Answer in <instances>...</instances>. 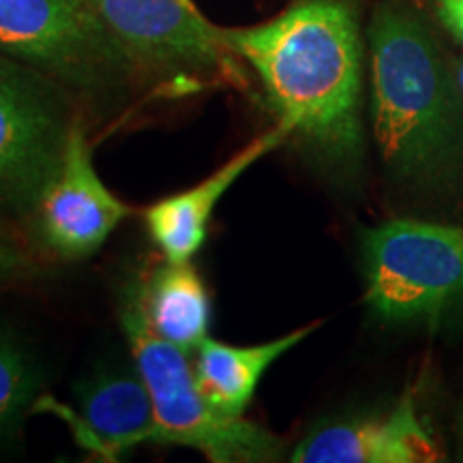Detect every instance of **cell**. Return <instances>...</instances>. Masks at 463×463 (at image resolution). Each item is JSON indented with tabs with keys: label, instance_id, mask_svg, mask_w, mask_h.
Wrapping results in <instances>:
<instances>
[{
	"label": "cell",
	"instance_id": "1",
	"mask_svg": "<svg viewBox=\"0 0 463 463\" xmlns=\"http://www.w3.org/2000/svg\"><path fill=\"white\" fill-rule=\"evenodd\" d=\"M223 33L292 137L328 164L361 161L363 45L350 3L298 0L273 20Z\"/></svg>",
	"mask_w": 463,
	"mask_h": 463
},
{
	"label": "cell",
	"instance_id": "2",
	"mask_svg": "<svg viewBox=\"0 0 463 463\" xmlns=\"http://www.w3.org/2000/svg\"><path fill=\"white\" fill-rule=\"evenodd\" d=\"M372 123L382 164L414 189L463 181V92L430 28L402 3L369 24Z\"/></svg>",
	"mask_w": 463,
	"mask_h": 463
},
{
	"label": "cell",
	"instance_id": "3",
	"mask_svg": "<svg viewBox=\"0 0 463 463\" xmlns=\"http://www.w3.org/2000/svg\"><path fill=\"white\" fill-rule=\"evenodd\" d=\"M118 320L133 364L150 392L153 442L200 450L213 463L273 461L281 442L245 416H228L206 402L189 354L161 339L142 305L140 277H131L118 297Z\"/></svg>",
	"mask_w": 463,
	"mask_h": 463
},
{
	"label": "cell",
	"instance_id": "4",
	"mask_svg": "<svg viewBox=\"0 0 463 463\" xmlns=\"http://www.w3.org/2000/svg\"><path fill=\"white\" fill-rule=\"evenodd\" d=\"M364 303L389 324H438L463 297V228L391 219L361 234Z\"/></svg>",
	"mask_w": 463,
	"mask_h": 463
},
{
	"label": "cell",
	"instance_id": "5",
	"mask_svg": "<svg viewBox=\"0 0 463 463\" xmlns=\"http://www.w3.org/2000/svg\"><path fill=\"white\" fill-rule=\"evenodd\" d=\"M0 54L90 97L125 86L136 69L92 0H0Z\"/></svg>",
	"mask_w": 463,
	"mask_h": 463
},
{
	"label": "cell",
	"instance_id": "6",
	"mask_svg": "<svg viewBox=\"0 0 463 463\" xmlns=\"http://www.w3.org/2000/svg\"><path fill=\"white\" fill-rule=\"evenodd\" d=\"M75 114L61 84L0 54V219L26 222L61 165Z\"/></svg>",
	"mask_w": 463,
	"mask_h": 463
},
{
	"label": "cell",
	"instance_id": "7",
	"mask_svg": "<svg viewBox=\"0 0 463 463\" xmlns=\"http://www.w3.org/2000/svg\"><path fill=\"white\" fill-rule=\"evenodd\" d=\"M131 215L133 208L97 174L86 120L75 114L61 165L24 222L33 242L52 258L80 262L99 253Z\"/></svg>",
	"mask_w": 463,
	"mask_h": 463
},
{
	"label": "cell",
	"instance_id": "8",
	"mask_svg": "<svg viewBox=\"0 0 463 463\" xmlns=\"http://www.w3.org/2000/svg\"><path fill=\"white\" fill-rule=\"evenodd\" d=\"M92 5L136 62L247 84L223 28L213 24L194 0H92Z\"/></svg>",
	"mask_w": 463,
	"mask_h": 463
},
{
	"label": "cell",
	"instance_id": "9",
	"mask_svg": "<svg viewBox=\"0 0 463 463\" xmlns=\"http://www.w3.org/2000/svg\"><path fill=\"white\" fill-rule=\"evenodd\" d=\"M442 459L433 430L408 391L391 410L333 425L300 439L297 463H431Z\"/></svg>",
	"mask_w": 463,
	"mask_h": 463
},
{
	"label": "cell",
	"instance_id": "10",
	"mask_svg": "<svg viewBox=\"0 0 463 463\" xmlns=\"http://www.w3.org/2000/svg\"><path fill=\"white\" fill-rule=\"evenodd\" d=\"M292 137L288 125L277 123L245 148L208 174L204 181L194 187L165 195L144 211V223L155 247L164 253L170 262H189L195 253L204 247L208 236V223L219 202L236 181L251 170L260 159L279 148L283 142Z\"/></svg>",
	"mask_w": 463,
	"mask_h": 463
},
{
	"label": "cell",
	"instance_id": "11",
	"mask_svg": "<svg viewBox=\"0 0 463 463\" xmlns=\"http://www.w3.org/2000/svg\"><path fill=\"white\" fill-rule=\"evenodd\" d=\"M80 433L97 453L118 457L153 442L155 412L150 392L133 364L95 369L73 386Z\"/></svg>",
	"mask_w": 463,
	"mask_h": 463
},
{
	"label": "cell",
	"instance_id": "12",
	"mask_svg": "<svg viewBox=\"0 0 463 463\" xmlns=\"http://www.w3.org/2000/svg\"><path fill=\"white\" fill-rule=\"evenodd\" d=\"M322 322L307 324L281 337L253 345H232L211 335L195 350L194 372L206 402L228 416H245L264 373L292 347L317 331Z\"/></svg>",
	"mask_w": 463,
	"mask_h": 463
},
{
	"label": "cell",
	"instance_id": "13",
	"mask_svg": "<svg viewBox=\"0 0 463 463\" xmlns=\"http://www.w3.org/2000/svg\"><path fill=\"white\" fill-rule=\"evenodd\" d=\"M140 289L144 311L155 333L184 354L198 350L208 337L213 307L206 283L194 262L165 260L148 277H140Z\"/></svg>",
	"mask_w": 463,
	"mask_h": 463
},
{
	"label": "cell",
	"instance_id": "14",
	"mask_svg": "<svg viewBox=\"0 0 463 463\" xmlns=\"http://www.w3.org/2000/svg\"><path fill=\"white\" fill-rule=\"evenodd\" d=\"M42 384V369L33 354L7 324L0 322V447H9L20 436Z\"/></svg>",
	"mask_w": 463,
	"mask_h": 463
},
{
	"label": "cell",
	"instance_id": "15",
	"mask_svg": "<svg viewBox=\"0 0 463 463\" xmlns=\"http://www.w3.org/2000/svg\"><path fill=\"white\" fill-rule=\"evenodd\" d=\"M37 273L39 264L31 247L9 228V222L0 219V288L28 281Z\"/></svg>",
	"mask_w": 463,
	"mask_h": 463
},
{
	"label": "cell",
	"instance_id": "16",
	"mask_svg": "<svg viewBox=\"0 0 463 463\" xmlns=\"http://www.w3.org/2000/svg\"><path fill=\"white\" fill-rule=\"evenodd\" d=\"M436 11L444 28L463 43V0H436Z\"/></svg>",
	"mask_w": 463,
	"mask_h": 463
},
{
	"label": "cell",
	"instance_id": "17",
	"mask_svg": "<svg viewBox=\"0 0 463 463\" xmlns=\"http://www.w3.org/2000/svg\"><path fill=\"white\" fill-rule=\"evenodd\" d=\"M455 78H457V84H459V89H461V92H463V62H459V65H457Z\"/></svg>",
	"mask_w": 463,
	"mask_h": 463
},
{
	"label": "cell",
	"instance_id": "18",
	"mask_svg": "<svg viewBox=\"0 0 463 463\" xmlns=\"http://www.w3.org/2000/svg\"><path fill=\"white\" fill-rule=\"evenodd\" d=\"M457 433H459V444L463 447V405H461V414H459V430H457Z\"/></svg>",
	"mask_w": 463,
	"mask_h": 463
}]
</instances>
